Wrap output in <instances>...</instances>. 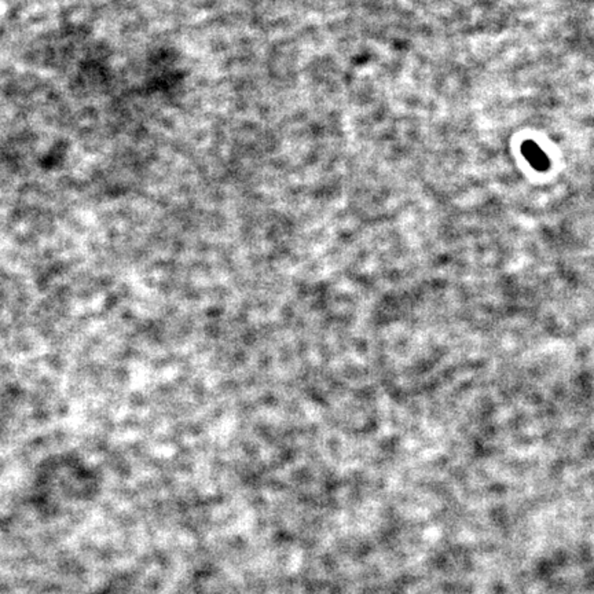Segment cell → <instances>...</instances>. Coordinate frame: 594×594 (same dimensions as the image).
<instances>
[{"label":"cell","mask_w":594,"mask_h":594,"mask_svg":"<svg viewBox=\"0 0 594 594\" xmlns=\"http://www.w3.org/2000/svg\"><path fill=\"white\" fill-rule=\"evenodd\" d=\"M523 151L527 157V160L538 169H544L547 167V158L544 157L542 150L534 145V142H527L523 146Z\"/></svg>","instance_id":"1"}]
</instances>
